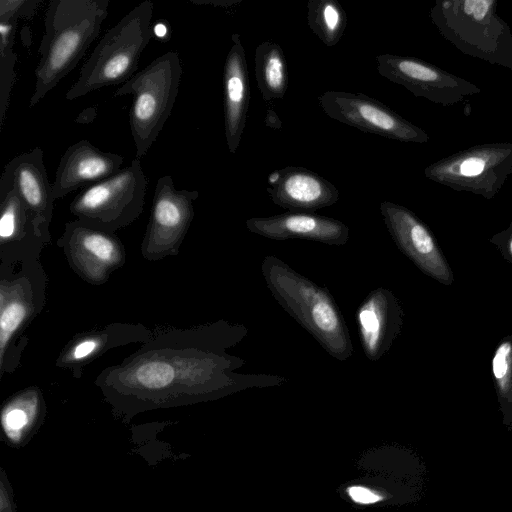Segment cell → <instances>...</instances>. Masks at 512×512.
Returning a JSON list of instances; mask_svg holds the SVG:
<instances>
[{
	"mask_svg": "<svg viewBox=\"0 0 512 512\" xmlns=\"http://www.w3.org/2000/svg\"><path fill=\"white\" fill-rule=\"evenodd\" d=\"M247 333L242 325L215 324L200 332L192 348L145 349L128 363L113 369L110 402L122 413L133 415L147 409L194 402L217 391L238 384H280L278 376L238 375L235 368L243 360L227 355L226 347L240 341Z\"/></svg>",
	"mask_w": 512,
	"mask_h": 512,
	"instance_id": "cell-1",
	"label": "cell"
},
{
	"mask_svg": "<svg viewBox=\"0 0 512 512\" xmlns=\"http://www.w3.org/2000/svg\"><path fill=\"white\" fill-rule=\"evenodd\" d=\"M109 0H51L29 106L37 105L86 54L108 15Z\"/></svg>",
	"mask_w": 512,
	"mask_h": 512,
	"instance_id": "cell-2",
	"label": "cell"
},
{
	"mask_svg": "<svg viewBox=\"0 0 512 512\" xmlns=\"http://www.w3.org/2000/svg\"><path fill=\"white\" fill-rule=\"evenodd\" d=\"M261 272L278 304L309 332L332 357L347 360L353 353L349 329L334 297L286 262L264 257Z\"/></svg>",
	"mask_w": 512,
	"mask_h": 512,
	"instance_id": "cell-3",
	"label": "cell"
},
{
	"mask_svg": "<svg viewBox=\"0 0 512 512\" xmlns=\"http://www.w3.org/2000/svg\"><path fill=\"white\" fill-rule=\"evenodd\" d=\"M153 7L152 1L144 0L106 31L66 92L67 100L124 84L134 75L141 54L153 37Z\"/></svg>",
	"mask_w": 512,
	"mask_h": 512,
	"instance_id": "cell-4",
	"label": "cell"
},
{
	"mask_svg": "<svg viewBox=\"0 0 512 512\" xmlns=\"http://www.w3.org/2000/svg\"><path fill=\"white\" fill-rule=\"evenodd\" d=\"M182 72L178 53L168 51L115 90L114 97L132 96L129 126L137 159L146 155L168 120Z\"/></svg>",
	"mask_w": 512,
	"mask_h": 512,
	"instance_id": "cell-5",
	"label": "cell"
},
{
	"mask_svg": "<svg viewBox=\"0 0 512 512\" xmlns=\"http://www.w3.org/2000/svg\"><path fill=\"white\" fill-rule=\"evenodd\" d=\"M147 180L140 160L115 175L91 184L70 203L78 220L112 233L136 220L145 204Z\"/></svg>",
	"mask_w": 512,
	"mask_h": 512,
	"instance_id": "cell-6",
	"label": "cell"
},
{
	"mask_svg": "<svg viewBox=\"0 0 512 512\" xmlns=\"http://www.w3.org/2000/svg\"><path fill=\"white\" fill-rule=\"evenodd\" d=\"M196 190L176 189L170 175L160 177L155 186L149 223L142 244L143 254L156 260L177 253L194 217Z\"/></svg>",
	"mask_w": 512,
	"mask_h": 512,
	"instance_id": "cell-7",
	"label": "cell"
},
{
	"mask_svg": "<svg viewBox=\"0 0 512 512\" xmlns=\"http://www.w3.org/2000/svg\"><path fill=\"white\" fill-rule=\"evenodd\" d=\"M324 113L363 132L396 140H417L419 134L384 103L362 93L326 91L318 97Z\"/></svg>",
	"mask_w": 512,
	"mask_h": 512,
	"instance_id": "cell-8",
	"label": "cell"
},
{
	"mask_svg": "<svg viewBox=\"0 0 512 512\" xmlns=\"http://www.w3.org/2000/svg\"><path fill=\"white\" fill-rule=\"evenodd\" d=\"M380 212L401 252L426 275L450 285L452 271L427 227L408 209L390 201L380 203Z\"/></svg>",
	"mask_w": 512,
	"mask_h": 512,
	"instance_id": "cell-9",
	"label": "cell"
},
{
	"mask_svg": "<svg viewBox=\"0 0 512 512\" xmlns=\"http://www.w3.org/2000/svg\"><path fill=\"white\" fill-rule=\"evenodd\" d=\"M59 243L73 268L94 283L103 282L124 260L121 242L112 233L78 219L65 225Z\"/></svg>",
	"mask_w": 512,
	"mask_h": 512,
	"instance_id": "cell-10",
	"label": "cell"
},
{
	"mask_svg": "<svg viewBox=\"0 0 512 512\" xmlns=\"http://www.w3.org/2000/svg\"><path fill=\"white\" fill-rule=\"evenodd\" d=\"M272 202L289 212H310L332 206L340 197L333 183L314 171L287 166L272 171L267 178Z\"/></svg>",
	"mask_w": 512,
	"mask_h": 512,
	"instance_id": "cell-11",
	"label": "cell"
},
{
	"mask_svg": "<svg viewBox=\"0 0 512 512\" xmlns=\"http://www.w3.org/2000/svg\"><path fill=\"white\" fill-rule=\"evenodd\" d=\"M11 189L39 223L48 229L55 200L40 147L19 154L6 164L0 178V195Z\"/></svg>",
	"mask_w": 512,
	"mask_h": 512,
	"instance_id": "cell-12",
	"label": "cell"
},
{
	"mask_svg": "<svg viewBox=\"0 0 512 512\" xmlns=\"http://www.w3.org/2000/svg\"><path fill=\"white\" fill-rule=\"evenodd\" d=\"M404 311L392 291L379 287L359 305L356 321L366 357L378 361L390 349L401 332Z\"/></svg>",
	"mask_w": 512,
	"mask_h": 512,
	"instance_id": "cell-13",
	"label": "cell"
},
{
	"mask_svg": "<svg viewBox=\"0 0 512 512\" xmlns=\"http://www.w3.org/2000/svg\"><path fill=\"white\" fill-rule=\"evenodd\" d=\"M124 158L102 151L83 139L70 145L62 155L52 183L54 200L109 178L122 168Z\"/></svg>",
	"mask_w": 512,
	"mask_h": 512,
	"instance_id": "cell-14",
	"label": "cell"
},
{
	"mask_svg": "<svg viewBox=\"0 0 512 512\" xmlns=\"http://www.w3.org/2000/svg\"><path fill=\"white\" fill-rule=\"evenodd\" d=\"M246 227L254 234L274 239H305L328 245H345L348 226L340 220L310 212H286L268 217H252Z\"/></svg>",
	"mask_w": 512,
	"mask_h": 512,
	"instance_id": "cell-15",
	"label": "cell"
},
{
	"mask_svg": "<svg viewBox=\"0 0 512 512\" xmlns=\"http://www.w3.org/2000/svg\"><path fill=\"white\" fill-rule=\"evenodd\" d=\"M232 46L223 71L224 126L228 150L235 154L246 125L250 99L245 49L240 35L231 36Z\"/></svg>",
	"mask_w": 512,
	"mask_h": 512,
	"instance_id": "cell-16",
	"label": "cell"
},
{
	"mask_svg": "<svg viewBox=\"0 0 512 512\" xmlns=\"http://www.w3.org/2000/svg\"><path fill=\"white\" fill-rule=\"evenodd\" d=\"M44 411L38 391L29 389L12 397L1 412V427L7 443L21 447L29 442L41 425Z\"/></svg>",
	"mask_w": 512,
	"mask_h": 512,
	"instance_id": "cell-17",
	"label": "cell"
},
{
	"mask_svg": "<svg viewBox=\"0 0 512 512\" xmlns=\"http://www.w3.org/2000/svg\"><path fill=\"white\" fill-rule=\"evenodd\" d=\"M46 235L47 230L42 227L13 189L0 195V240L2 246L20 244L26 240L39 239Z\"/></svg>",
	"mask_w": 512,
	"mask_h": 512,
	"instance_id": "cell-18",
	"label": "cell"
},
{
	"mask_svg": "<svg viewBox=\"0 0 512 512\" xmlns=\"http://www.w3.org/2000/svg\"><path fill=\"white\" fill-rule=\"evenodd\" d=\"M255 76L265 102L284 98L288 87L287 63L278 43L267 40L256 47Z\"/></svg>",
	"mask_w": 512,
	"mask_h": 512,
	"instance_id": "cell-19",
	"label": "cell"
},
{
	"mask_svg": "<svg viewBox=\"0 0 512 512\" xmlns=\"http://www.w3.org/2000/svg\"><path fill=\"white\" fill-rule=\"evenodd\" d=\"M0 364L8 350L12 337L26 323L32 313V304L19 283L6 285L2 282L0 293Z\"/></svg>",
	"mask_w": 512,
	"mask_h": 512,
	"instance_id": "cell-20",
	"label": "cell"
},
{
	"mask_svg": "<svg viewBox=\"0 0 512 512\" xmlns=\"http://www.w3.org/2000/svg\"><path fill=\"white\" fill-rule=\"evenodd\" d=\"M307 22L312 32L327 47L335 46L347 27V14L336 0H309Z\"/></svg>",
	"mask_w": 512,
	"mask_h": 512,
	"instance_id": "cell-21",
	"label": "cell"
},
{
	"mask_svg": "<svg viewBox=\"0 0 512 512\" xmlns=\"http://www.w3.org/2000/svg\"><path fill=\"white\" fill-rule=\"evenodd\" d=\"M17 19L0 20V127L9 106L15 81L17 55L14 52Z\"/></svg>",
	"mask_w": 512,
	"mask_h": 512,
	"instance_id": "cell-22",
	"label": "cell"
},
{
	"mask_svg": "<svg viewBox=\"0 0 512 512\" xmlns=\"http://www.w3.org/2000/svg\"><path fill=\"white\" fill-rule=\"evenodd\" d=\"M492 373L499 394L512 397V337L503 339L492 358Z\"/></svg>",
	"mask_w": 512,
	"mask_h": 512,
	"instance_id": "cell-23",
	"label": "cell"
},
{
	"mask_svg": "<svg viewBox=\"0 0 512 512\" xmlns=\"http://www.w3.org/2000/svg\"><path fill=\"white\" fill-rule=\"evenodd\" d=\"M103 343L101 336H87L76 341L64 357L65 363H78L93 356Z\"/></svg>",
	"mask_w": 512,
	"mask_h": 512,
	"instance_id": "cell-24",
	"label": "cell"
},
{
	"mask_svg": "<svg viewBox=\"0 0 512 512\" xmlns=\"http://www.w3.org/2000/svg\"><path fill=\"white\" fill-rule=\"evenodd\" d=\"M38 0H1L0 20L30 19L33 17Z\"/></svg>",
	"mask_w": 512,
	"mask_h": 512,
	"instance_id": "cell-25",
	"label": "cell"
},
{
	"mask_svg": "<svg viewBox=\"0 0 512 512\" xmlns=\"http://www.w3.org/2000/svg\"><path fill=\"white\" fill-rule=\"evenodd\" d=\"M346 491L349 498L357 504L369 505L384 499L379 492L362 485L349 486Z\"/></svg>",
	"mask_w": 512,
	"mask_h": 512,
	"instance_id": "cell-26",
	"label": "cell"
},
{
	"mask_svg": "<svg viewBox=\"0 0 512 512\" xmlns=\"http://www.w3.org/2000/svg\"><path fill=\"white\" fill-rule=\"evenodd\" d=\"M0 512H17L13 489L4 468L0 472Z\"/></svg>",
	"mask_w": 512,
	"mask_h": 512,
	"instance_id": "cell-27",
	"label": "cell"
},
{
	"mask_svg": "<svg viewBox=\"0 0 512 512\" xmlns=\"http://www.w3.org/2000/svg\"><path fill=\"white\" fill-rule=\"evenodd\" d=\"M492 0H467L464 2V12L475 20L481 21L490 10Z\"/></svg>",
	"mask_w": 512,
	"mask_h": 512,
	"instance_id": "cell-28",
	"label": "cell"
},
{
	"mask_svg": "<svg viewBox=\"0 0 512 512\" xmlns=\"http://www.w3.org/2000/svg\"><path fill=\"white\" fill-rule=\"evenodd\" d=\"M485 168V161L479 157H471L464 160L460 165V172L462 175L470 177L477 176L483 172Z\"/></svg>",
	"mask_w": 512,
	"mask_h": 512,
	"instance_id": "cell-29",
	"label": "cell"
},
{
	"mask_svg": "<svg viewBox=\"0 0 512 512\" xmlns=\"http://www.w3.org/2000/svg\"><path fill=\"white\" fill-rule=\"evenodd\" d=\"M264 122L272 129L279 130L282 127V122L272 106L267 109Z\"/></svg>",
	"mask_w": 512,
	"mask_h": 512,
	"instance_id": "cell-30",
	"label": "cell"
},
{
	"mask_svg": "<svg viewBox=\"0 0 512 512\" xmlns=\"http://www.w3.org/2000/svg\"><path fill=\"white\" fill-rule=\"evenodd\" d=\"M505 252H506L507 257L509 258V260L512 261V236L510 237V239L507 242V246L505 248Z\"/></svg>",
	"mask_w": 512,
	"mask_h": 512,
	"instance_id": "cell-31",
	"label": "cell"
}]
</instances>
